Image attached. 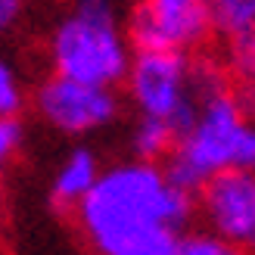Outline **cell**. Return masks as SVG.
Segmentation results:
<instances>
[{"mask_svg":"<svg viewBox=\"0 0 255 255\" xmlns=\"http://www.w3.org/2000/svg\"><path fill=\"white\" fill-rule=\"evenodd\" d=\"M119 255H243L209 231H181L140 240Z\"/></svg>","mask_w":255,"mask_h":255,"instance_id":"9","label":"cell"},{"mask_svg":"<svg viewBox=\"0 0 255 255\" xmlns=\"http://www.w3.org/2000/svg\"><path fill=\"white\" fill-rule=\"evenodd\" d=\"M34 109L62 137H87L103 131L119 116V97L112 87L50 75L34 91Z\"/></svg>","mask_w":255,"mask_h":255,"instance_id":"5","label":"cell"},{"mask_svg":"<svg viewBox=\"0 0 255 255\" xmlns=\"http://www.w3.org/2000/svg\"><path fill=\"white\" fill-rule=\"evenodd\" d=\"M227 59H231V69L234 75H246L255 69V31H246L234 37V41H227Z\"/></svg>","mask_w":255,"mask_h":255,"instance_id":"13","label":"cell"},{"mask_svg":"<svg viewBox=\"0 0 255 255\" xmlns=\"http://www.w3.org/2000/svg\"><path fill=\"white\" fill-rule=\"evenodd\" d=\"M193 209V193L177 187L159 162L128 159L100 171L72 215L97 255H119L140 240L181 234Z\"/></svg>","mask_w":255,"mask_h":255,"instance_id":"1","label":"cell"},{"mask_svg":"<svg viewBox=\"0 0 255 255\" xmlns=\"http://www.w3.org/2000/svg\"><path fill=\"white\" fill-rule=\"evenodd\" d=\"M237 103L240 109L246 112V119L255 125V69L246 72V75H240V84H237Z\"/></svg>","mask_w":255,"mask_h":255,"instance_id":"15","label":"cell"},{"mask_svg":"<svg viewBox=\"0 0 255 255\" xmlns=\"http://www.w3.org/2000/svg\"><path fill=\"white\" fill-rule=\"evenodd\" d=\"M212 31L224 41L255 31V0H212Z\"/></svg>","mask_w":255,"mask_h":255,"instance_id":"11","label":"cell"},{"mask_svg":"<svg viewBox=\"0 0 255 255\" xmlns=\"http://www.w3.org/2000/svg\"><path fill=\"white\" fill-rule=\"evenodd\" d=\"M25 106V87L12 62L0 56V119H16Z\"/></svg>","mask_w":255,"mask_h":255,"instance_id":"12","label":"cell"},{"mask_svg":"<svg viewBox=\"0 0 255 255\" xmlns=\"http://www.w3.org/2000/svg\"><path fill=\"white\" fill-rule=\"evenodd\" d=\"M100 159L91 146H75L69 149V156L56 165L53 181H50V199L62 212H72L78 202L87 196V190L94 187L100 177Z\"/></svg>","mask_w":255,"mask_h":255,"instance_id":"8","label":"cell"},{"mask_svg":"<svg viewBox=\"0 0 255 255\" xmlns=\"http://www.w3.org/2000/svg\"><path fill=\"white\" fill-rule=\"evenodd\" d=\"M196 193L209 234L243 255L255 252V171H221Z\"/></svg>","mask_w":255,"mask_h":255,"instance_id":"7","label":"cell"},{"mask_svg":"<svg viewBox=\"0 0 255 255\" xmlns=\"http://www.w3.org/2000/svg\"><path fill=\"white\" fill-rule=\"evenodd\" d=\"M22 16V0H0V37H3Z\"/></svg>","mask_w":255,"mask_h":255,"instance_id":"16","label":"cell"},{"mask_svg":"<svg viewBox=\"0 0 255 255\" xmlns=\"http://www.w3.org/2000/svg\"><path fill=\"white\" fill-rule=\"evenodd\" d=\"M177 140V131L162 122V119H149V116H140L134 131H131V149L137 159H146V162H159L162 156H168L171 146Z\"/></svg>","mask_w":255,"mask_h":255,"instance_id":"10","label":"cell"},{"mask_svg":"<svg viewBox=\"0 0 255 255\" xmlns=\"http://www.w3.org/2000/svg\"><path fill=\"white\" fill-rule=\"evenodd\" d=\"M47 56L56 75L75 81L116 87L125 81L131 53L112 0H72L47 41Z\"/></svg>","mask_w":255,"mask_h":255,"instance_id":"3","label":"cell"},{"mask_svg":"<svg viewBox=\"0 0 255 255\" xmlns=\"http://www.w3.org/2000/svg\"><path fill=\"white\" fill-rule=\"evenodd\" d=\"M255 171V125L240 109L231 87L199 100L193 119L168 152V177L187 193L221 171Z\"/></svg>","mask_w":255,"mask_h":255,"instance_id":"2","label":"cell"},{"mask_svg":"<svg viewBox=\"0 0 255 255\" xmlns=\"http://www.w3.org/2000/svg\"><path fill=\"white\" fill-rule=\"evenodd\" d=\"M128 94L140 116L168 122L177 134L196 112L193 59L174 50H137L128 66Z\"/></svg>","mask_w":255,"mask_h":255,"instance_id":"4","label":"cell"},{"mask_svg":"<svg viewBox=\"0 0 255 255\" xmlns=\"http://www.w3.org/2000/svg\"><path fill=\"white\" fill-rule=\"evenodd\" d=\"M22 146V125L16 119H0V181Z\"/></svg>","mask_w":255,"mask_h":255,"instance_id":"14","label":"cell"},{"mask_svg":"<svg viewBox=\"0 0 255 255\" xmlns=\"http://www.w3.org/2000/svg\"><path fill=\"white\" fill-rule=\"evenodd\" d=\"M212 34V0H137L128 41L137 50L190 53Z\"/></svg>","mask_w":255,"mask_h":255,"instance_id":"6","label":"cell"}]
</instances>
